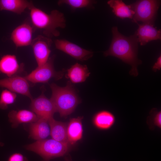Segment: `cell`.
Wrapping results in <instances>:
<instances>
[{"label":"cell","mask_w":161,"mask_h":161,"mask_svg":"<svg viewBox=\"0 0 161 161\" xmlns=\"http://www.w3.org/2000/svg\"><path fill=\"white\" fill-rule=\"evenodd\" d=\"M71 144L52 139L36 140L27 145L26 148L40 156L45 161L66 155L69 151Z\"/></svg>","instance_id":"cell-4"},{"label":"cell","mask_w":161,"mask_h":161,"mask_svg":"<svg viewBox=\"0 0 161 161\" xmlns=\"http://www.w3.org/2000/svg\"><path fill=\"white\" fill-rule=\"evenodd\" d=\"M16 97V93L8 89L3 90L0 96V109H7L9 105L15 102Z\"/></svg>","instance_id":"cell-23"},{"label":"cell","mask_w":161,"mask_h":161,"mask_svg":"<svg viewBox=\"0 0 161 161\" xmlns=\"http://www.w3.org/2000/svg\"><path fill=\"white\" fill-rule=\"evenodd\" d=\"M32 2L25 0H0V10H5L20 14L29 9Z\"/></svg>","instance_id":"cell-19"},{"label":"cell","mask_w":161,"mask_h":161,"mask_svg":"<svg viewBox=\"0 0 161 161\" xmlns=\"http://www.w3.org/2000/svg\"><path fill=\"white\" fill-rule=\"evenodd\" d=\"M160 1L141 0L129 5L134 14L133 21H141L143 23L154 25Z\"/></svg>","instance_id":"cell-5"},{"label":"cell","mask_w":161,"mask_h":161,"mask_svg":"<svg viewBox=\"0 0 161 161\" xmlns=\"http://www.w3.org/2000/svg\"><path fill=\"white\" fill-rule=\"evenodd\" d=\"M54 43L57 49L81 61L88 60L93 55V52L83 48L65 39H56Z\"/></svg>","instance_id":"cell-8"},{"label":"cell","mask_w":161,"mask_h":161,"mask_svg":"<svg viewBox=\"0 0 161 161\" xmlns=\"http://www.w3.org/2000/svg\"><path fill=\"white\" fill-rule=\"evenodd\" d=\"M49 123L52 139L61 142L69 143L67 134L68 125L66 123L57 121L53 117L49 120Z\"/></svg>","instance_id":"cell-16"},{"label":"cell","mask_w":161,"mask_h":161,"mask_svg":"<svg viewBox=\"0 0 161 161\" xmlns=\"http://www.w3.org/2000/svg\"><path fill=\"white\" fill-rule=\"evenodd\" d=\"M107 4L112 8V11L116 16L121 18H133L134 12L129 5H127L122 0H110Z\"/></svg>","instance_id":"cell-20"},{"label":"cell","mask_w":161,"mask_h":161,"mask_svg":"<svg viewBox=\"0 0 161 161\" xmlns=\"http://www.w3.org/2000/svg\"><path fill=\"white\" fill-rule=\"evenodd\" d=\"M83 117H78L70 119L67 127V134L69 143L72 145L80 140L83 136L82 120Z\"/></svg>","instance_id":"cell-18"},{"label":"cell","mask_w":161,"mask_h":161,"mask_svg":"<svg viewBox=\"0 0 161 161\" xmlns=\"http://www.w3.org/2000/svg\"><path fill=\"white\" fill-rule=\"evenodd\" d=\"M65 161H71V160H70L69 159L66 158L65 159Z\"/></svg>","instance_id":"cell-27"},{"label":"cell","mask_w":161,"mask_h":161,"mask_svg":"<svg viewBox=\"0 0 161 161\" xmlns=\"http://www.w3.org/2000/svg\"><path fill=\"white\" fill-rule=\"evenodd\" d=\"M30 108L31 111L39 118H44L49 120L53 117L56 112L55 106L50 99L44 95V90L38 97L31 100Z\"/></svg>","instance_id":"cell-9"},{"label":"cell","mask_w":161,"mask_h":161,"mask_svg":"<svg viewBox=\"0 0 161 161\" xmlns=\"http://www.w3.org/2000/svg\"><path fill=\"white\" fill-rule=\"evenodd\" d=\"M138 25L136 35L141 45H144L151 41L161 39L160 30H158L154 25L148 24Z\"/></svg>","instance_id":"cell-13"},{"label":"cell","mask_w":161,"mask_h":161,"mask_svg":"<svg viewBox=\"0 0 161 161\" xmlns=\"http://www.w3.org/2000/svg\"><path fill=\"white\" fill-rule=\"evenodd\" d=\"M49 86L52 92L50 99L56 112L59 113L61 117H66L71 114L80 100L71 82L69 81L64 87L55 83L51 84Z\"/></svg>","instance_id":"cell-3"},{"label":"cell","mask_w":161,"mask_h":161,"mask_svg":"<svg viewBox=\"0 0 161 161\" xmlns=\"http://www.w3.org/2000/svg\"><path fill=\"white\" fill-rule=\"evenodd\" d=\"M66 77L74 83L85 81L90 74L87 66L76 63L67 70Z\"/></svg>","instance_id":"cell-17"},{"label":"cell","mask_w":161,"mask_h":161,"mask_svg":"<svg viewBox=\"0 0 161 161\" xmlns=\"http://www.w3.org/2000/svg\"><path fill=\"white\" fill-rule=\"evenodd\" d=\"M33 29L28 23L25 22L16 27L12 32L10 39L16 47L31 45Z\"/></svg>","instance_id":"cell-11"},{"label":"cell","mask_w":161,"mask_h":161,"mask_svg":"<svg viewBox=\"0 0 161 161\" xmlns=\"http://www.w3.org/2000/svg\"><path fill=\"white\" fill-rule=\"evenodd\" d=\"M161 68V56L160 55L157 58V62L152 67V69L155 72L160 70Z\"/></svg>","instance_id":"cell-26"},{"label":"cell","mask_w":161,"mask_h":161,"mask_svg":"<svg viewBox=\"0 0 161 161\" xmlns=\"http://www.w3.org/2000/svg\"><path fill=\"white\" fill-rule=\"evenodd\" d=\"M151 123H153L155 126L160 128L161 126V112L156 109H152L151 111L149 118Z\"/></svg>","instance_id":"cell-24"},{"label":"cell","mask_w":161,"mask_h":161,"mask_svg":"<svg viewBox=\"0 0 161 161\" xmlns=\"http://www.w3.org/2000/svg\"><path fill=\"white\" fill-rule=\"evenodd\" d=\"M4 145V144L3 143H1L0 142V145L1 146H2Z\"/></svg>","instance_id":"cell-28"},{"label":"cell","mask_w":161,"mask_h":161,"mask_svg":"<svg viewBox=\"0 0 161 161\" xmlns=\"http://www.w3.org/2000/svg\"><path fill=\"white\" fill-rule=\"evenodd\" d=\"M52 43L50 38L42 35L32 40L31 45L38 66L44 65L48 61Z\"/></svg>","instance_id":"cell-7"},{"label":"cell","mask_w":161,"mask_h":161,"mask_svg":"<svg viewBox=\"0 0 161 161\" xmlns=\"http://www.w3.org/2000/svg\"><path fill=\"white\" fill-rule=\"evenodd\" d=\"M29 136L36 140L46 139L50 135L49 120L39 118L36 121L30 123Z\"/></svg>","instance_id":"cell-15"},{"label":"cell","mask_w":161,"mask_h":161,"mask_svg":"<svg viewBox=\"0 0 161 161\" xmlns=\"http://www.w3.org/2000/svg\"><path fill=\"white\" fill-rule=\"evenodd\" d=\"M55 56L49 58L44 65L38 66L25 78L28 81L33 83H47L51 78L57 80L61 78L64 75L63 71H56L54 68Z\"/></svg>","instance_id":"cell-6"},{"label":"cell","mask_w":161,"mask_h":161,"mask_svg":"<svg viewBox=\"0 0 161 161\" xmlns=\"http://www.w3.org/2000/svg\"><path fill=\"white\" fill-rule=\"evenodd\" d=\"M115 118L110 112L102 111L96 113L94 116L93 122L95 126L101 129H107L113 124Z\"/></svg>","instance_id":"cell-21"},{"label":"cell","mask_w":161,"mask_h":161,"mask_svg":"<svg viewBox=\"0 0 161 161\" xmlns=\"http://www.w3.org/2000/svg\"><path fill=\"white\" fill-rule=\"evenodd\" d=\"M95 1L91 0H60L58 2L59 5L66 4L69 6L72 9L91 8L95 3Z\"/></svg>","instance_id":"cell-22"},{"label":"cell","mask_w":161,"mask_h":161,"mask_svg":"<svg viewBox=\"0 0 161 161\" xmlns=\"http://www.w3.org/2000/svg\"><path fill=\"white\" fill-rule=\"evenodd\" d=\"M112 31V41L109 49L104 52V56L117 57L130 65L131 67L129 74L137 76L138 74L137 66L142 61L137 58L139 41L136 31L134 35L126 37L118 31L117 27H113Z\"/></svg>","instance_id":"cell-1"},{"label":"cell","mask_w":161,"mask_h":161,"mask_svg":"<svg viewBox=\"0 0 161 161\" xmlns=\"http://www.w3.org/2000/svg\"><path fill=\"white\" fill-rule=\"evenodd\" d=\"M29 9L33 27L42 31L45 36L49 38L60 35L58 28L64 29L66 26L64 13L55 10L48 14L36 7L32 3Z\"/></svg>","instance_id":"cell-2"},{"label":"cell","mask_w":161,"mask_h":161,"mask_svg":"<svg viewBox=\"0 0 161 161\" xmlns=\"http://www.w3.org/2000/svg\"><path fill=\"white\" fill-rule=\"evenodd\" d=\"M7 161H28V160L22 154L16 153L10 156Z\"/></svg>","instance_id":"cell-25"},{"label":"cell","mask_w":161,"mask_h":161,"mask_svg":"<svg viewBox=\"0 0 161 161\" xmlns=\"http://www.w3.org/2000/svg\"><path fill=\"white\" fill-rule=\"evenodd\" d=\"M23 64H19L16 56L7 54L3 56L0 59V72L8 77L16 75L23 70Z\"/></svg>","instance_id":"cell-12"},{"label":"cell","mask_w":161,"mask_h":161,"mask_svg":"<svg viewBox=\"0 0 161 161\" xmlns=\"http://www.w3.org/2000/svg\"><path fill=\"white\" fill-rule=\"evenodd\" d=\"M0 87L25 96L31 100L33 99L30 92L28 81L24 77L16 75L0 79Z\"/></svg>","instance_id":"cell-10"},{"label":"cell","mask_w":161,"mask_h":161,"mask_svg":"<svg viewBox=\"0 0 161 161\" xmlns=\"http://www.w3.org/2000/svg\"><path fill=\"white\" fill-rule=\"evenodd\" d=\"M8 116L13 128H16L21 123L35 122L39 118L32 111L26 109L12 110L9 112Z\"/></svg>","instance_id":"cell-14"}]
</instances>
